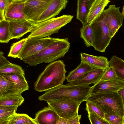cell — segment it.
Instances as JSON below:
<instances>
[{"label": "cell", "instance_id": "25", "mask_svg": "<svg viewBox=\"0 0 124 124\" xmlns=\"http://www.w3.org/2000/svg\"><path fill=\"white\" fill-rule=\"evenodd\" d=\"M110 66L112 67L117 77L124 80V61L116 55H113L109 61Z\"/></svg>", "mask_w": 124, "mask_h": 124}, {"label": "cell", "instance_id": "4", "mask_svg": "<svg viewBox=\"0 0 124 124\" xmlns=\"http://www.w3.org/2000/svg\"><path fill=\"white\" fill-rule=\"evenodd\" d=\"M86 101L94 104L104 113L124 118V101L117 92L90 94Z\"/></svg>", "mask_w": 124, "mask_h": 124}, {"label": "cell", "instance_id": "12", "mask_svg": "<svg viewBox=\"0 0 124 124\" xmlns=\"http://www.w3.org/2000/svg\"><path fill=\"white\" fill-rule=\"evenodd\" d=\"M123 88H124V80L118 78L106 81L100 80L91 87L90 94L117 92L119 90Z\"/></svg>", "mask_w": 124, "mask_h": 124}, {"label": "cell", "instance_id": "18", "mask_svg": "<svg viewBox=\"0 0 124 124\" xmlns=\"http://www.w3.org/2000/svg\"><path fill=\"white\" fill-rule=\"evenodd\" d=\"M94 0H77L76 18L82 25L88 23L87 15Z\"/></svg>", "mask_w": 124, "mask_h": 124}, {"label": "cell", "instance_id": "13", "mask_svg": "<svg viewBox=\"0 0 124 124\" xmlns=\"http://www.w3.org/2000/svg\"><path fill=\"white\" fill-rule=\"evenodd\" d=\"M68 2V0H53L37 19L36 24L54 18L65 8Z\"/></svg>", "mask_w": 124, "mask_h": 124}, {"label": "cell", "instance_id": "8", "mask_svg": "<svg viewBox=\"0 0 124 124\" xmlns=\"http://www.w3.org/2000/svg\"><path fill=\"white\" fill-rule=\"evenodd\" d=\"M54 39L49 37L42 38L27 37L18 58L23 60L35 54L45 48Z\"/></svg>", "mask_w": 124, "mask_h": 124}, {"label": "cell", "instance_id": "27", "mask_svg": "<svg viewBox=\"0 0 124 124\" xmlns=\"http://www.w3.org/2000/svg\"><path fill=\"white\" fill-rule=\"evenodd\" d=\"M17 74L25 75L24 71L20 66L11 63L0 68V74Z\"/></svg>", "mask_w": 124, "mask_h": 124}, {"label": "cell", "instance_id": "26", "mask_svg": "<svg viewBox=\"0 0 124 124\" xmlns=\"http://www.w3.org/2000/svg\"><path fill=\"white\" fill-rule=\"evenodd\" d=\"M80 36L83 39L85 46L88 47L93 46V38L91 28L89 23L83 25L80 29Z\"/></svg>", "mask_w": 124, "mask_h": 124}, {"label": "cell", "instance_id": "20", "mask_svg": "<svg viewBox=\"0 0 124 124\" xmlns=\"http://www.w3.org/2000/svg\"><path fill=\"white\" fill-rule=\"evenodd\" d=\"M0 74L5 78L14 83L22 93L29 89V86L25 75L14 73Z\"/></svg>", "mask_w": 124, "mask_h": 124}, {"label": "cell", "instance_id": "38", "mask_svg": "<svg viewBox=\"0 0 124 124\" xmlns=\"http://www.w3.org/2000/svg\"><path fill=\"white\" fill-rule=\"evenodd\" d=\"M10 63L4 56V53L0 51V68Z\"/></svg>", "mask_w": 124, "mask_h": 124}, {"label": "cell", "instance_id": "21", "mask_svg": "<svg viewBox=\"0 0 124 124\" xmlns=\"http://www.w3.org/2000/svg\"><path fill=\"white\" fill-rule=\"evenodd\" d=\"M17 94L22 93L14 83L0 74V97Z\"/></svg>", "mask_w": 124, "mask_h": 124}, {"label": "cell", "instance_id": "9", "mask_svg": "<svg viewBox=\"0 0 124 124\" xmlns=\"http://www.w3.org/2000/svg\"><path fill=\"white\" fill-rule=\"evenodd\" d=\"M53 0H28L25 2V18L32 24L36 21Z\"/></svg>", "mask_w": 124, "mask_h": 124}, {"label": "cell", "instance_id": "11", "mask_svg": "<svg viewBox=\"0 0 124 124\" xmlns=\"http://www.w3.org/2000/svg\"><path fill=\"white\" fill-rule=\"evenodd\" d=\"M6 20L8 23L10 40L20 39L27 33L30 32L33 27V24L25 19Z\"/></svg>", "mask_w": 124, "mask_h": 124}, {"label": "cell", "instance_id": "35", "mask_svg": "<svg viewBox=\"0 0 124 124\" xmlns=\"http://www.w3.org/2000/svg\"><path fill=\"white\" fill-rule=\"evenodd\" d=\"M18 107L16 106H0V113H3L11 111L17 110Z\"/></svg>", "mask_w": 124, "mask_h": 124}, {"label": "cell", "instance_id": "6", "mask_svg": "<svg viewBox=\"0 0 124 124\" xmlns=\"http://www.w3.org/2000/svg\"><path fill=\"white\" fill-rule=\"evenodd\" d=\"M89 24L92 31V46L98 51L105 52L112 38L109 35L108 28L102 13Z\"/></svg>", "mask_w": 124, "mask_h": 124}, {"label": "cell", "instance_id": "29", "mask_svg": "<svg viewBox=\"0 0 124 124\" xmlns=\"http://www.w3.org/2000/svg\"><path fill=\"white\" fill-rule=\"evenodd\" d=\"M27 37L14 43L11 46L8 55L9 57L14 58L18 57L19 54L23 47Z\"/></svg>", "mask_w": 124, "mask_h": 124}, {"label": "cell", "instance_id": "16", "mask_svg": "<svg viewBox=\"0 0 124 124\" xmlns=\"http://www.w3.org/2000/svg\"><path fill=\"white\" fill-rule=\"evenodd\" d=\"M105 71L103 69L93 68L78 79L70 83L77 85H89L92 84H95L100 80Z\"/></svg>", "mask_w": 124, "mask_h": 124}, {"label": "cell", "instance_id": "41", "mask_svg": "<svg viewBox=\"0 0 124 124\" xmlns=\"http://www.w3.org/2000/svg\"><path fill=\"white\" fill-rule=\"evenodd\" d=\"M5 20L6 19L4 15L0 9V21H2Z\"/></svg>", "mask_w": 124, "mask_h": 124}, {"label": "cell", "instance_id": "32", "mask_svg": "<svg viewBox=\"0 0 124 124\" xmlns=\"http://www.w3.org/2000/svg\"><path fill=\"white\" fill-rule=\"evenodd\" d=\"M117 77V76L113 68L110 66L105 70L100 80L106 81L111 80Z\"/></svg>", "mask_w": 124, "mask_h": 124}, {"label": "cell", "instance_id": "28", "mask_svg": "<svg viewBox=\"0 0 124 124\" xmlns=\"http://www.w3.org/2000/svg\"><path fill=\"white\" fill-rule=\"evenodd\" d=\"M10 40L8 23L5 20L0 22V43H7Z\"/></svg>", "mask_w": 124, "mask_h": 124}, {"label": "cell", "instance_id": "33", "mask_svg": "<svg viewBox=\"0 0 124 124\" xmlns=\"http://www.w3.org/2000/svg\"><path fill=\"white\" fill-rule=\"evenodd\" d=\"M85 101L86 102V106L101 117L105 119L104 113L100 108L91 101Z\"/></svg>", "mask_w": 124, "mask_h": 124}, {"label": "cell", "instance_id": "10", "mask_svg": "<svg viewBox=\"0 0 124 124\" xmlns=\"http://www.w3.org/2000/svg\"><path fill=\"white\" fill-rule=\"evenodd\" d=\"M120 8L116 7L114 5H110L102 12L109 35L112 38L122 25L124 16L122 13L120 12Z\"/></svg>", "mask_w": 124, "mask_h": 124}, {"label": "cell", "instance_id": "1", "mask_svg": "<svg viewBox=\"0 0 124 124\" xmlns=\"http://www.w3.org/2000/svg\"><path fill=\"white\" fill-rule=\"evenodd\" d=\"M67 71L64 62L61 60L50 62L39 76L34 85L39 92L46 91L63 85Z\"/></svg>", "mask_w": 124, "mask_h": 124}, {"label": "cell", "instance_id": "24", "mask_svg": "<svg viewBox=\"0 0 124 124\" xmlns=\"http://www.w3.org/2000/svg\"><path fill=\"white\" fill-rule=\"evenodd\" d=\"M36 124L34 119L25 114L17 113L16 112L9 118L7 124Z\"/></svg>", "mask_w": 124, "mask_h": 124}, {"label": "cell", "instance_id": "37", "mask_svg": "<svg viewBox=\"0 0 124 124\" xmlns=\"http://www.w3.org/2000/svg\"><path fill=\"white\" fill-rule=\"evenodd\" d=\"M13 0H0V9L4 15L5 10Z\"/></svg>", "mask_w": 124, "mask_h": 124}, {"label": "cell", "instance_id": "40", "mask_svg": "<svg viewBox=\"0 0 124 124\" xmlns=\"http://www.w3.org/2000/svg\"><path fill=\"white\" fill-rule=\"evenodd\" d=\"M117 92L121 97L123 101H124V88L119 90Z\"/></svg>", "mask_w": 124, "mask_h": 124}, {"label": "cell", "instance_id": "15", "mask_svg": "<svg viewBox=\"0 0 124 124\" xmlns=\"http://www.w3.org/2000/svg\"><path fill=\"white\" fill-rule=\"evenodd\" d=\"M81 62L85 63L93 68L103 69L105 70L109 67L107 58L103 56H96L84 53H80Z\"/></svg>", "mask_w": 124, "mask_h": 124}, {"label": "cell", "instance_id": "7", "mask_svg": "<svg viewBox=\"0 0 124 124\" xmlns=\"http://www.w3.org/2000/svg\"><path fill=\"white\" fill-rule=\"evenodd\" d=\"M60 117L70 119L78 113L80 104L71 99L54 100L46 101Z\"/></svg>", "mask_w": 124, "mask_h": 124}, {"label": "cell", "instance_id": "14", "mask_svg": "<svg viewBox=\"0 0 124 124\" xmlns=\"http://www.w3.org/2000/svg\"><path fill=\"white\" fill-rule=\"evenodd\" d=\"M60 116L48 106L37 112L34 120L36 124H57Z\"/></svg>", "mask_w": 124, "mask_h": 124}, {"label": "cell", "instance_id": "17", "mask_svg": "<svg viewBox=\"0 0 124 124\" xmlns=\"http://www.w3.org/2000/svg\"><path fill=\"white\" fill-rule=\"evenodd\" d=\"M25 2L12 1L6 8L4 13L6 20L25 19L23 11Z\"/></svg>", "mask_w": 124, "mask_h": 124}, {"label": "cell", "instance_id": "3", "mask_svg": "<svg viewBox=\"0 0 124 124\" xmlns=\"http://www.w3.org/2000/svg\"><path fill=\"white\" fill-rule=\"evenodd\" d=\"M70 47L68 38H54L45 48L23 60L30 66H36L43 63H50L63 57Z\"/></svg>", "mask_w": 124, "mask_h": 124}, {"label": "cell", "instance_id": "34", "mask_svg": "<svg viewBox=\"0 0 124 124\" xmlns=\"http://www.w3.org/2000/svg\"><path fill=\"white\" fill-rule=\"evenodd\" d=\"M16 112V111H13L0 113V124H7L9 117Z\"/></svg>", "mask_w": 124, "mask_h": 124}, {"label": "cell", "instance_id": "31", "mask_svg": "<svg viewBox=\"0 0 124 124\" xmlns=\"http://www.w3.org/2000/svg\"><path fill=\"white\" fill-rule=\"evenodd\" d=\"M105 119L110 124H124V118L116 115L104 113Z\"/></svg>", "mask_w": 124, "mask_h": 124}, {"label": "cell", "instance_id": "36", "mask_svg": "<svg viewBox=\"0 0 124 124\" xmlns=\"http://www.w3.org/2000/svg\"><path fill=\"white\" fill-rule=\"evenodd\" d=\"M81 115H79L77 114L71 118L68 119V124H80V121Z\"/></svg>", "mask_w": 124, "mask_h": 124}, {"label": "cell", "instance_id": "5", "mask_svg": "<svg viewBox=\"0 0 124 124\" xmlns=\"http://www.w3.org/2000/svg\"><path fill=\"white\" fill-rule=\"evenodd\" d=\"M73 17L72 16L65 15L33 24L27 37L44 38L57 33L61 28L70 23Z\"/></svg>", "mask_w": 124, "mask_h": 124}, {"label": "cell", "instance_id": "23", "mask_svg": "<svg viewBox=\"0 0 124 124\" xmlns=\"http://www.w3.org/2000/svg\"><path fill=\"white\" fill-rule=\"evenodd\" d=\"M24 99L21 94H15L0 97V106H20Z\"/></svg>", "mask_w": 124, "mask_h": 124}, {"label": "cell", "instance_id": "19", "mask_svg": "<svg viewBox=\"0 0 124 124\" xmlns=\"http://www.w3.org/2000/svg\"><path fill=\"white\" fill-rule=\"evenodd\" d=\"M110 2L109 0H94L87 16V23H91L99 16Z\"/></svg>", "mask_w": 124, "mask_h": 124}, {"label": "cell", "instance_id": "39", "mask_svg": "<svg viewBox=\"0 0 124 124\" xmlns=\"http://www.w3.org/2000/svg\"><path fill=\"white\" fill-rule=\"evenodd\" d=\"M68 119L60 117L57 124H68Z\"/></svg>", "mask_w": 124, "mask_h": 124}, {"label": "cell", "instance_id": "2", "mask_svg": "<svg viewBox=\"0 0 124 124\" xmlns=\"http://www.w3.org/2000/svg\"><path fill=\"white\" fill-rule=\"evenodd\" d=\"M91 87L89 85H75L69 83L47 91L38 98L40 101L71 99L80 104L85 101L90 94Z\"/></svg>", "mask_w": 124, "mask_h": 124}, {"label": "cell", "instance_id": "22", "mask_svg": "<svg viewBox=\"0 0 124 124\" xmlns=\"http://www.w3.org/2000/svg\"><path fill=\"white\" fill-rule=\"evenodd\" d=\"M93 69L87 64L81 62L76 68L69 73L66 79L68 82H72L78 79Z\"/></svg>", "mask_w": 124, "mask_h": 124}, {"label": "cell", "instance_id": "42", "mask_svg": "<svg viewBox=\"0 0 124 124\" xmlns=\"http://www.w3.org/2000/svg\"><path fill=\"white\" fill-rule=\"evenodd\" d=\"M28 0H13V1L25 2Z\"/></svg>", "mask_w": 124, "mask_h": 124}, {"label": "cell", "instance_id": "43", "mask_svg": "<svg viewBox=\"0 0 124 124\" xmlns=\"http://www.w3.org/2000/svg\"><path fill=\"white\" fill-rule=\"evenodd\" d=\"M1 21H0V22Z\"/></svg>", "mask_w": 124, "mask_h": 124}, {"label": "cell", "instance_id": "30", "mask_svg": "<svg viewBox=\"0 0 124 124\" xmlns=\"http://www.w3.org/2000/svg\"><path fill=\"white\" fill-rule=\"evenodd\" d=\"M88 118L92 124H110L105 119L101 117L86 106Z\"/></svg>", "mask_w": 124, "mask_h": 124}]
</instances>
